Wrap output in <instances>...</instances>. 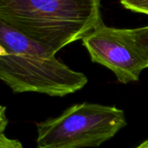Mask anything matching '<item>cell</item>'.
<instances>
[{
    "instance_id": "6da1fadb",
    "label": "cell",
    "mask_w": 148,
    "mask_h": 148,
    "mask_svg": "<svg viewBox=\"0 0 148 148\" xmlns=\"http://www.w3.org/2000/svg\"><path fill=\"white\" fill-rule=\"evenodd\" d=\"M0 21L56 55L102 23L100 0H0Z\"/></svg>"
},
{
    "instance_id": "7a4b0ae2",
    "label": "cell",
    "mask_w": 148,
    "mask_h": 148,
    "mask_svg": "<svg viewBox=\"0 0 148 148\" xmlns=\"http://www.w3.org/2000/svg\"><path fill=\"white\" fill-rule=\"evenodd\" d=\"M0 79L13 92H38L64 97L88 82L84 73L71 70L47 49L0 21Z\"/></svg>"
},
{
    "instance_id": "3957f363",
    "label": "cell",
    "mask_w": 148,
    "mask_h": 148,
    "mask_svg": "<svg viewBox=\"0 0 148 148\" xmlns=\"http://www.w3.org/2000/svg\"><path fill=\"white\" fill-rule=\"evenodd\" d=\"M123 110L84 102L38 124V148L97 147L126 126Z\"/></svg>"
},
{
    "instance_id": "277c9868",
    "label": "cell",
    "mask_w": 148,
    "mask_h": 148,
    "mask_svg": "<svg viewBox=\"0 0 148 148\" xmlns=\"http://www.w3.org/2000/svg\"><path fill=\"white\" fill-rule=\"evenodd\" d=\"M81 40L92 61L112 71L122 84L138 81L148 68V58L130 29L108 27L102 22Z\"/></svg>"
},
{
    "instance_id": "5b68a950",
    "label": "cell",
    "mask_w": 148,
    "mask_h": 148,
    "mask_svg": "<svg viewBox=\"0 0 148 148\" xmlns=\"http://www.w3.org/2000/svg\"><path fill=\"white\" fill-rule=\"evenodd\" d=\"M130 32L136 43L140 46L148 58V26L130 29Z\"/></svg>"
},
{
    "instance_id": "8992f818",
    "label": "cell",
    "mask_w": 148,
    "mask_h": 148,
    "mask_svg": "<svg viewBox=\"0 0 148 148\" xmlns=\"http://www.w3.org/2000/svg\"><path fill=\"white\" fill-rule=\"evenodd\" d=\"M120 3L128 10L148 15V0H120Z\"/></svg>"
},
{
    "instance_id": "52a82bcc",
    "label": "cell",
    "mask_w": 148,
    "mask_h": 148,
    "mask_svg": "<svg viewBox=\"0 0 148 148\" xmlns=\"http://www.w3.org/2000/svg\"><path fill=\"white\" fill-rule=\"evenodd\" d=\"M0 148H24V146L18 139L11 138L3 133L0 134Z\"/></svg>"
},
{
    "instance_id": "ba28073f",
    "label": "cell",
    "mask_w": 148,
    "mask_h": 148,
    "mask_svg": "<svg viewBox=\"0 0 148 148\" xmlns=\"http://www.w3.org/2000/svg\"><path fill=\"white\" fill-rule=\"evenodd\" d=\"M7 125L8 119L6 116V107L0 105V134L5 133Z\"/></svg>"
},
{
    "instance_id": "9c48e42d",
    "label": "cell",
    "mask_w": 148,
    "mask_h": 148,
    "mask_svg": "<svg viewBox=\"0 0 148 148\" xmlns=\"http://www.w3.org/2000/svg\"><path fill=\"white\" fill-rule=\"evenodd\" d=\"M135 148H148V139L145 140L143 143H141L139 145H138Z\"/></svg>"
},
{
    "instance_id": "30bf717a",
    "label": "cell",
    "mask_w": 148,
    "mask_h": 148,
    "mask_svg": "<svg viewBox=\"0 0 148 148\" xmlns=\"http://www.w3.org/2000/svg\"><path fill=\"white\" fill-rule=\"evenodd\" d=\"M6 54H7V51H5V49L1 45H0V56H4Z\"/></svg>"
}]
</instances>
